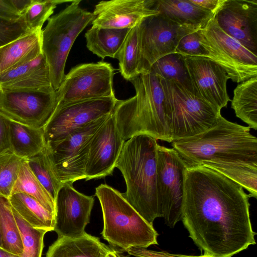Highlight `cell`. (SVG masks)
<instances>
[{"label": "cell", "mask_w": 257, "mask_h": 257, "mask_svg": "<svg viewBox=\"0 0 257 257\" xmlns=\"http://www.w3.org/2000/svg\"><path fill=\"white\" fill-rule=\"evenodd\" d=\"M80 0L70 5L48 20L42 31L41 48L49 67L51 85L57 91L64 77L66 60L80 33L95 18L92 13L79 6Z\"/></svg>", "instance_id": "8992f818"}, {"label": "cell", "mask_w": 257, "mask_h": 257, "mask_svg": "<svg viewBox=\"0 0 257 257\" xmlns=\"http://www.w3.org/2000/svg\"><path fill=\"white\" fill-rule=\"evenodd\" d=\"M1 89L28 91L55 90L51 85L47 63L36 68L22 79Z\"/></svg>", "instance_id": "d590c367"}, {"label": "cell", "mask_w": 257, "mask_h": 257, "mask_svg": "<svg viewBox=\"0 0 257 257\" xmlns=\"http://www.w3.org/2000/svg\"><path fill=\"white\" fill-rule=\"evenodd\" d=\"M11 151L9 120L0 114V155Z\"/></svg>", "instance_id": "60d3db41"}, {"label": "cell", "mask_w": 257, "mask_h": 257, "mask_svg": "<svg viewBox=\"0 0 257 257\" xmlns=\"http://www.w3.org/2000/svg\"><path fill=\"white\" fill-rule=\"evenodd\" d=\"M184 175L181 220L204 254L231 257L255 244L242 187L203 166L186 167Z\"/></svg>", "instance_id": "6da1fadb"}, {"label": "cell", "mask_w": 257, "mask_h": 257, "mask_svg": "<svg viewBox=\"0 0 257 257\" xmlns=\"http://www.w3.org/2000/svg\"><path fill=\"white\" fill-rule=\"evenodd\" d=\"M139 25L129 30L115 58L118 60L121 75L125 80L128 81L140 74Z\"/></svg>", "instance_id": "4316f807"}, {"label": "cell", "mask_w": 257, "mask_h": 257, "mask_svg": "<svg viewBox=\"0 0 257 257\" xmlns=\"http://www.w3.org/2000/svg\"><path fill=\"white\" fill-rule=\"evenodd\" d=\"M154 0L101 1L95 6L92 26L131 29L144 20L159 14L154 9Z\"/></svg>", "instance_id": "d6986e66"}, {"label": "cell", "mask_w": 257, "mask_h": 257, "mask_svg": "<svg viewBox=\"0 0 257 257\" xmlns=\"http://www.w3.org/2000/svg\"><path fill=\"white\" fill-rule=\"evenodd\" d=\"M26 160L11 151L0 155V196L7 198L11 196L21 167Z\"/></svg>", "instance_id": "e575fe53"}, {"label": "cell", "mask_w": 257, "mask_h": 257, "mask_svg": "<svg viewBox=\"0 0 257 257\" xmlns=\"http://www.w3.org/2000/svg\"><path fill=\"white\" fill-rule=\"evenodd\" d=\"M126 251L129 254L135 257H212L204 254L199 256L174 254L164 251H156L138 247H131L127 249Z\"/></svg>", "instance_id": "ab89813d"}, {"label": "cell", "mask_w": 257, "mask_h": 257, "mask_svg": "<svg viewBox=\"0 0 257 257\" xmlns=\"http://www.w3.org/2000/svg\"><path fill=\"white\" fill-rule=\"evenodd\" d=\"M106 257H121L120 255L115 250L110 249L107 254Z\"/></svg>", "instance_id": "bcb514c9"}, {"label": "cell", "mask_w": 257, "mask_h": 257, "mask_svg": "<svg viewBox=\"0 0 257 257\" xmlns=\"http://www.w3.org/2000/svg\"><path fill=\"white\" fill-rule=\"evenodd\" d=\"M94 203L93 196L78 192L73 184H62L55 199L54 231L58 238H75L85 235Z\"/></svg>", "instance_id": "9a60e30c"}, {"label": "cell", "mask_w": 257, "mask_h": 257, "mask_svg": "<svg viewBox=\"0 0 257 257\" xmlns=\"http://www.w3.org/2000/svg\"><path fill=\"white\" fill-rule=\"evenodd\" d=\"M225 0H190L203 10L214 15Z\"/></svg>", "instance_id": "7bdbcfd3"}, {"label": "cell", "mask_w": 257, "mask_h": 257, "mask_svg": "<svg viewBox=\"0 0 257 257\" xmlns=\"http://www.w3.org/2000/svg\"><path fill=\"white\" fill-rule=\"evenodd\" d=\"M0 257H21V254L13 253L0 247Z\"/></svg>", "instance_id": "f6af8a7d"}, {"label": "cell", "mask_w": 257, "mask_h": 257, "mask_svg": "<svg viewBox=\"0 0 257 257\" xmlns=\"http://www.w3.org/2000/svg\"><path fill=\"white\" fill-rule=\"evenodd\" d=\"M124 142L112 111L91 138L85 180L100 179L111 175Z\"/></svg>", "instance_id": "2e32d148"}, {"label": "cell", "mask_w": 257, "mask_h": 257, "mask_svg": "<svg viewBox=\"0 0 257 257\" xmlns=\"http://www.w3.org/2000/svg\"><path fill=\"white\" fill-rule=\"evenodd\" d=\"M42 31L28 33L0 47V74L34 60L42 53Z\"/></svg>", "instance_id": "44dd1931"}, {"label": "cell", "mask_w": 257, "mask_h": 257, "mask_svg": "<svg viewBox=\"0 0 257 257\" xmlns=\"http://www.w3.org/2000/svg\"><path fill=\"white\" fill-rule=\"evenodd\" d=\"M200 166L213 169L239 184L249 192V196L257 198V165L204 163Z\"/></svg>", "instance_id": "83f0119b"}, {"label": "cell", "mask_w": 257, "mask_h": 257, "mask_svg": "<svg viewBox=\"0 0 257 257\" xmlns=\"http://www.w3.org/2000/svg\"><path fill=\"white\" fill-rule=\"evenodd\" d=\"M21 234L23 252L21 257H41L47 230L36 228L23 219L12 207Z\"/></svg>", "instance_id": "836d02e7"}, {"label": "cell", "mask_w": 257, "mask_h": 257, "mask_svg": "<svg viewBox=\"0 0 257 257\" xmlns=\"http://www.w3.org/2000/svg\"><path fill=\"white\" fill-rule=\"evenodd\" d=\"M102 212L103 238L110 244L126 251L133 247L147 248L157 244L158 233L113 187L101 184L95 188Z\"/></svg>", "instance_id": "5b68a950"}, {"label": "cell", "mask_w": 257, "mask_h": 257, "mask_svg": "<svg viewBox=\"0 0 257 257\" xmlns=\"http://www.w3.org/2000/svg\"><path fill=\"white\" fill-rule=\"evenodd\" d=\"M0 90H1V87H0Z\"/></svg>", "instance_id": "c3c4849f"}, {"label": "cell", "mask_w": 257, "mask_h": 257, "mask_svg": "<svg viewBox=\"0 0 257 257\" xmlns=\"http://www.w3.org/2000/svg\"><path fill=\"white\" fill-rule=\"evenodd\" d=\"M26 193L36 199L43 207L54 214L55 200L41 184L30 168L27 160L22 165L12 195Z\"/></svg>", "instance_id": "f546056e"}, {"label": "cell", "mask_w": 257, "mask_h": 257, "mask_svg": "<svg viewBox=\"0 0 257 257\" xmlns=\"http://www.w3.org/2000/svg\"><path fill=\"white\" fill-rule=\"evenodd\" d=\"M213 18L222 31L257 55V0H225Z\"/></svg>", "instance_id": "e0dca14e"}, {"label": "cell", "mask_w": 257, "mask_h": 257, "mask_svg": "<svg viewBox=\"0 0 257 257\" xmlns=\"http://www.w3.org/2000/svg\"><path fill=\"white\" fill-rule=\"evenodd\" d=\"M115 95L76 101L56 107L43 128L46 144L59 142L75 130L112 112Z\"/></svg>", "instance_id": "8fae6325"}, {"label": "cell", "mask_w": 257, "mask_h": 257, "mask_svg": "<svg viewBox=\"0 0 257 257\" xmlns=\"http://www.w3.org/2000/svg\"><path fill=\"white\" fill-rule=\"evenodd\" d=\"M3 242H2V232H1V222H0V247H2Z\"/></svg>", "instance_id": "7dc6e473"}, {"label": "cell", "mask_w": 257, "mask_h": 257, "mask_svg": "<svg viewBox=\"0 0 257 257\" xmlns=\"http://www.w3.org/2000/svg\"><path fill=\"white\" fill-rule=\"evenodd\" d=\"M139 27L140 74L149 71L153 64L160 58L175 53L180 39L193 31L160 14L145 19Z\"/></svg>", "instance_id": "5bb4252c"}, {"label": "cell", "mask_w": 257, "mask_h": 257, "mask_svg": "<svg viewBox=\"0 0 257 257\" xmlns=\"http://www.w3.org/2000/svg\"><path fill=\"white\" fill-rule=\"evenodd\" d=\"M110 249L98 237L86 233L78 238H58L46 257H106Z\"/></svg>", "instance_id": "7402d4cb"}, {"label": "cell", "mask_w": 257, "mask_h": 257, "mask_svg": "<svg viewBox=\"0 0 257 257\" xmlns=\"http://www.w3.org/2000/svg\"><path fill=\"white\" fill-rule=\"evenodd\" d=\"M30 32L21 18L17 21L0 18V47Z\"/></svg>", "instance_id": "f35d334b"}, {"label": "cell", "mask_w": 257, "mask_h": 257, "mask_svg": "<svg viewBox=\"0 0 257 257\" xmlns=\"http://www.w3.org/2000/svg\"><path fill=\"white\" fill-rule=\"evenodd\" d=\"M151 69L159 77L176 82L194 93L184 56L177 53L166 55L157 60Z\"/></svg>", "instance_id": "f1b7e54d"}, {"label": "cell", "mask_w": 257, "mask_h": 257, "mask_svg": "<svg viewBox=\"0 0 257 257\" xmlns=\"http://www.w3.org/2000/svg\"><path fill=\"white\" fill-rule=\"evenodd\" d=\"M175 53L184 56L207 57L208 53L201 45L197 31H191L183 36L179 40Z\"/></svg>", "instance_id": "74e56055"}, {"label": "cell", "mask_w": 257, "mask_h": 257, "mask_svg": "<svg viewBox=\"0 0 257 257\" xmlns=\"http://www.w3.org/2000/svg\"><path fill=\"white\" fill-rule=\"evenodd\" d=\"M186 166L173 148L158 145L157 181L163 217L173 227L181 220L184 176Z\"/></svg>", "instance_id": "7c38bea8"}, {"label": "cell", "mask_w": 257, "mask_h": 257, "mask_svg": "<svg viewBox=\"0 0 257 257\" xmlns=\"http://www.w3.org/2000/svg\"><path fill=\"white\" fill-rule=\"evenodd\" d=\"M130 81L136 94L118 100L113 111L118 130L125 141L139 135L171 143L172 123L160 78L151 70Z\"/></svg>", "instance_id": "3957f363"}, {"label": "cell", "mask_w": 257, "mask_h": 257, "mask_svg": "<svg viewBox=\"0 0 257 257\" xmlns=\"http://www.w3.org/2000/svg\"><path fill=\"white\" fill-rule=\"evenodd\" d=\"M130 30L92 26L85 34L87 48L102 59L115 58Z\"/></svg>", "instance_id": "cb8c5ba5"}, {"label": "cell", "mask_w": 257, "mask_h": 257, "mask_svg": "<svg viewBox=\"0 0 257 257\" xmlns=\"http://www.w3.org/2000/svg\"><path fill=\"white\" fill-rule=\"evenodd\" d=\"M11 151L28 160L46 146L43 128H36L9 120Z\"/></svg>", "instance_id": "603a6c76"}, {"label": "cell", "mask_w": 257, "mask_h": 257, "mask_svg": "<svg viewBox=\"0 0 257 257\" xmlns=\"http://www.w3.org/2000/svg\"><path fill=\"white\" fill-rule=\"evenodd\" d=\"M57 104V91L0 90V114L10 120L43 128Z\"/></svg>", "instance_id": "4fadbf2b"}, {"label": "cell", "mask_w": 257, "mask_h": 257, "mask_svg": "<svg viewBox=\"0 0 257 257\" xmlns=\"http://www.w3.org/2000/svg\"><path fill=\"white\" fill-rule=\"evenodd\" d=\"M0 222L2 248L14 254L23 252L21 234L9 198L0 196Z\"/></svg>", "instance_id": "4dcf8cb0"}, {"label": "cell", "mask_w": 257, "mask_h": 257, "mask_svg": "<svg viewBox=\"0 0 257 257\" xmlns=\"http://www.w3.org/2000/svg\"><path fill=\"white\" fill-rule=\"evenodd\" d=\"M27 162L35 176L55 200L62 184L55 174L46 146L41 152L28 159Z\"/></svg>", "instance_id": "1f68e13d"}, {"label": "cell", "mask_w": 257, "mask_h": 257, "mask_svg": "<svg viewBox=\"0 0 257 257\" xmlns=\"http://www.w3.org/2000/svg\"><path fill=\"white\" fill-rule=\"evenodd\" d=\"M158 140L146 135L125 141L115 168L126 184L123 197L150 224L163 216L157 181Z\"/></svg>", "instance_id": "277c9868"}, {"label": "cell", "mask_w": 257, "mask_h": 257, "mask_svg": "<svg viewBox=\"0 0 257 257\" xmlns=\"http://www.w3.org/2000/svg\"><path fill=\"white\" fill-rule=\"evenodd\" d=\"M198 33L207 58L222 67L229 79L239 83L257 76V55L222 31L213 17Z\"/></svg>", "instance_id": "ba28073f"}, {"label": "cell", "mask_w": 257, "mask_h": 257, "mask_svg": "<svg viewBox=\"0 0 257 257\" xmlns=\"http://www.w3.org/2000/svg\"><path fill=\"white\" fill-rule=\"evenodd\" d=\"M46 63V58L42 53L34 60L6 71L0 74L1 88L22 79L34 69Z\"/></svg>", "instance_id": "8d00e7d4"}, {"label": "cell", "mask_w": 257, "mask_h": 257, "mask_svg": "<svg viewBox=\"0 0 257 257\" xmlns=\"http://www.w3.org/2000/svg\"><path fill=\"white\" fill-rule=\"evenodd\" d=\"M21 16L13 7L10 0H0V18L17 21Z\"/></svg>", "instance_id": "b9f144b4"}, {"label": "cell", "mask_w": 257, "mask_h": 257, "mask_svg": "<svg viewBox=\"0 0 257 257\" xmlns=\"http://www.w3.org/2000/svg\"><path fill=\"white\" fill-rule=\"evenodd\" d=\"M68 0H32L21 16L30 32L42 30L45 22L53 13L58 5L71 3Z\"/></svg>", "instance_id": "d6a6232c"}, {"label": "cell", "mask_w": 257, "mask_h": 257, "mask_svg": "<svg viewBox=\"0 0 257 257\" xmlns=\"http://www.w3.org/2000/svg\"><path fill=\"white\" fill-rule=\"evenodd\" d=\"M159 78L171 120L172 141L194 136L214 124L221 111L179 84Z\"/></svg>", "instance_id": "52a82bcc"}, {"label": "cell", "mask_w": 257, "mask_h": 257, "mask_svg": "<svg viewBox=\"0 0 257 257\" xmlns=\"http://www.w3.org/2000/svg\"><path fill=\"white\" fill-rule=\"evenodd\" d=\"M114 69L111 64L100 61L81 64L67 74L57 90L56 107L82 100L115 95Z\"/></svg>", "instance_id": "30bf717a"}, {"label": "cell", "mask_w": 257, "mask_h": 257, "mask_svg": "<svg viewBox=\"0 0 257 257\" xmlns=\"http://www.w3.org/2000/svg\"><path fill=\"white\" fill-rule=\"evenodd\" d=\"M9 200L14 209L32 227L54 231V214L36 199L24 193H16Z\"/></svg>", "instance_id": "d4e9b609"}, {"label": "cell", "mask_w": 257, "mask_h": 257, "mask_svg": "<svg viewBox=\"0 0 257 257\" xmlns=\"http://www.w3.org/2000/svg\"><path fill=\"white\" fill-rule=\"evenodd\" d=\"M154 9L162 16L193 31L202 29L214 15L190 0H154Z\"/></svg>", "instance_id": "ffe728a7"}, {"label": "cell", "mask_w": 257, "mask_h": 257, "mask_svg": "<svg viewBox=\"0 0 257 257\" xmlns=\"http://www.w3.org/2000/svg\"><path fill=\"white\" fill-rule=\"evenodd\" d=\"M110 114L75 130L59 142L46 144L55 174L61 184L85 179L91 138Z\"/></svg>", "instance_id": "9c48e42d"}, {"label": "cell", "mask_w": 257, "mask_h": 257, "mask_svg": "<svg viewBox=\"0 0 257 257\" xmlns=\"http://www.w3.org/2000/svg\"><path fill=\"white\" fill-rule=\"evenodd\" d=\"M32 0H10V3L21 16L27 7L31 3Z\"/></svg>", "instance_id": "ee69618b"}, {"label": "cell", "mask_w": 257, "mask_h": 257, "mask_svg": "<svg viewBox=\"0 0 257 257\" xmlns=\"http://www.w3.org/2000/svg\"><path fill=\"white\" fill-rule=\"evenodd\" d=\"M184 60L194 93L219 111L226 107L230 99L225 70L206 57L184 56Z\"/></svg>", "instance_id": "ac0fdd59"}, {"label": "cell", "mask_w": 257, "mask_h": 257, "mask_svg": "<svg viewBox=\"0 0 257 257\" xmlns=\"http://www.w3.org/2000/svg\"><path fill=\"white\" fill-rule=\"evenodd\" d=\"M231 108L248 127L257 129V76L238 84L233 91Z\"/></svg>", "instance_id": "484cf974"}, {"label": "cell", "mask_w": 257, "mask_h": 257, "mask_svg": "<svg viewBox=\"0 0 257 257\" xmlns=\"http://www.w3.org/2000/svg\"><path fill=\"white\" fill-rule=\"evenodd\" d=\"M171 143L187 168L204 163L257 165V139L250 128L231 122L221 114L207 131Z\"/></svg>", "instance_id": "7a4b0ae2"}]
</instances>
